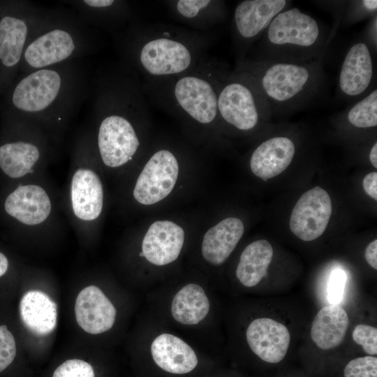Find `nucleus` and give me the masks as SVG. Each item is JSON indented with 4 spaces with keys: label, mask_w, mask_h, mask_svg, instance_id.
<instances>
[{
    "label": "nucleus",
    "mask_w": 377,
    "mask_h": 377,
    "mask_svg": "<svg viewBox=\"0 0 377 377\" xmlns=\"http://www.w3.org/2000/svg\"><path fill=\"white\" fill-rule=\"evenodd\" d=\"M121 62L141 81L179 76L206 64L216 39L182 25L140 21L135 17L114 35Z\"/></svg>",
    "instance_id": "nucleus-1"
},
{
    "label": "nucleus",
    "mask_w": 377,
    "mask_h": 377,
    "mask_svg": "<svg viewBox=\"0 0 377 377\" xmlns=\"http://www.w3.org/2000/svg\"><path fill=\"white\" fill-rule=\"evenodd\" d=\"M89 88L87 70L77 59L24 74L11 102L30 121L61 122L80 108Z\"/></svg>",
    "instance_id": "nucleus-2"
},
{
    "label": "nucleus",
    "mask_w": 377,
    "mask_h": 377,
    "mask_svg": "<svg viewBox=\"0 0 377 377\" xmlns=\"http://www.w3.org/2000/svg\"><path fill=\"white\" fill-rule=\"evenodd\" d=\"M101 44L98 30L73 10L45 8L31 34L20 67L24 74L96 52Z\"/></svg>",
    "instance_id": "nucleus-3"
},
{
    "label": "nucleus",
    "mask_w": 377,
    "mask_h": 377,
    "mask_svg": "<svg viewBox=\"0 0 377 377\" xmlns=\"http://www.w3.org/2000/svg\"><path fill=\"white\" fill-rule=\"evenodd\" d=\"M323 57L302 64L244 57L234 71L258 88L272 112L291 111L306 106L323 89Z\"/></svg>",
    "instance_id": "nucleus-4"
},
{
    "label": "nucleus",
    "mask_w": 377,
    "mask_h": 377,
    "mask_svg": "<svg viewBox=\"0 0 377 377\" xmlns=\"http://www.w3.org/2000/svg\"><path fill=\"white\" fill-rule=\"evenodd\" d=\"M331 34L311 15L288 8L272 20L258 45L256 60L302 64L323 57Z\"/></svg>",
    "instance_id": "nucleus-5"
},
{
    "label": "nucleus",
    "mask_w": 377,
    "mask_h": 377,
    "mask_svg": "<svg viewBox=\"0 0 377 377\" xmlns=\"http://www.w3.org/2000/svg\"><path fill=\"white\" fill-rule=\"evenodd\" d=\"M217 106L221 123L239 131H251L270 114L258 88L246 77L219 64Z\"/></svg>",
    "instance_id": "nucleus-6"
},
{
    "label": "nucleus",
    "mask_w": 377,
    "mask_h": 377,
    "mask_svg": "<svg viewBox=\"0 0 377 377\" xmlns=\"http://www.w3.org/2000/svg\"><path fill=\"white\" fill-rule=\"evenodd\" d=\"M290 5L287 0H244L237 4L232 22L237 59L246 57L274 17Z\"/></svg>",
    "instance_id": "nucleus-7"
},
{
    "label": "nucleus",
    "mask_w": 377,
    "mask_h": 377,
    "mask_svg": "<svg viewBox=\"0 0 377 377\" xmlns=\"http://www.w3.org/2000/svg\"><path fill=\"white\" fill-rule=\"evenodd\" d=\"M45 8L25 2L17 13L0 19V63L7 69L19 66L29 38Z\"/></svg>",
    "instance_id": "nucleus-8"
},
{
    "label": "nucleus",
    "mask_w": 377,
    "mask_h": 377,
    "mask_svg": "<svg viewBox=\"0 0 377 377\" xmlns=\"http://www.w3.org/2000/svg\"><path fill=\"white\" fill-rule=\"evenodd\" d=\"M179 173V164L175 154L167 149L154 152L140 174L133 196L140 204H155L172 191Z\"/></svg>",
    "instance_id": "nucleus-9"
},
{
    "label": "nucleus",
    "mask_w": 377,
    "mask_h": 377,
    "mask_svg": "<svg viewBox=\"0 0 377 377\" xmlns=\"http://www.w3.org/2000/svg\"><path fill=\"white\" fill-rule=\"evenodd\" d=\"M332 212L329 193L320 186L304 193L294 206L290 218V229L300 239L310 242L325 231Z\"/></svg>",
    "instance_id": "nucleus-10"
},
{
    "label": "nucleus",
    "mask_w": 377,
    "mask_h": 377,
    "mask_svg": "<svg viewBox=\"0 0 377 377\" xmlns=\"http://www.w3.org/2000/svg\"><path fill=\"white\" fill-rule=\"evenodd\" d=\"M374 64L372 52L366 40L353 43L345 54L338 79V89L341 97L357 101L372 89Z\"/></svg>",
    "instance_id": "nucleus-11"
},
{
    "label": "nucleus",
    "mask_w": 377,
    "mask_h": 377,
    "mask_svg": "<svg viewBox=\"0 0 377 377\" xmlns=\"http://www.w3.org/2000/svg\"><path fill=\"white\" fill-rule=\"evenodd\" d=\"M72 10L86 23L113 35L124 29L135 17L130 3L123 0H76L68 1Z\"/></svg>",
    "instance_id": "nucleus-12"
},
{
    "label": "nucleus",
    "mask_w": 377,
    "mask_h": 377,
    "mask_svg": "<svg viewBox=\"0 0 377 377\" xmlns=\"http://www.w3.org/2000/svg\"><path fill=\"white\" fill-rule=\"evenodd\" d=\"M246 338L251 350L269 363L281 362L287 353L290 341L287 327L269 318L253 320L247 327Z\"/></svg>",
    "instance_id": "nucleus-13"
},
{
    "label": "nucleus",
    "mask_w": 377,
    "mask_h": 377,
    "mask_svg": "<svg viewBox=\"0 0 377 377\" xmlns=\"http://www.w3.org/2000/svg\"><path fill=\"white\" fill-rule=\"evenodd\" d=\"M164 3L172 18L200 32L212 31L228 15L226 3L221 0H169Z\"/></svg>",
    "instance_id": "nucleus-14"
},
{
    "label": "nucleus",
    "mask_w": 377,
    "mask_h": 377,
    "mask_svg": "<svg viewBox=\"0 0 377 377\" xmlns=\"http://www.w3.org/2000/svg\"><path fill=\"white\" fill-rule=\"evenodd\" d=\"M75 313L76 321L83 330L97 334L112 327L116 309L99 288L89 286L79 293L75 300Z\"/></svg>",
    "instance_id": "nucleus-15"
},
{
    "label": "nucleus",
    "mask_w": 377,
    "mask_h": 377,
    "mask_svg": "<svg viewBox=\"0 0 377 377\" xmlns=\"http://www.w3.org/2000/svg\"><path fill=\"white\" fill-rule=\"evenodd\" d=\"M184 241L183 229L170 221L154 222L142 243L143 256L155 265H165L179 256Z\"/></svg>",
    "instance_id": "nucleus-16"
},
{
    "label": "nucleus",
    "mask_w": 377,
    "mask_h": 377,
    "mask_svg": "<svg viewBox=\"0 0 377 377\" xmlns=\"http://www.w3.org/2000/svg\"><path fill=\"white\" fill-rule=\"evenodd\" d=\"M295 154L296 145L290 138L272 137L253 150L250 158V168L256 177L267 181L285 171Z\"/></svg>",
    "instance_id": "nucleus-17"
},
{
    "label": "nucleus",
    "mask_w": 377,
    "mask_h": 377,
    "mask_svg": "<svg viewBox=\"0 0 377 377\" xmlns=\"http://www.w3.org/2000/svg\"><path fill=\"white\" fill-rule=\"evenodd\" d=\"M6 212L26 225L43 222L51 212L52 205L45 191L37 185L17 187L6 198Z\"/></svg>",
    "instance_id": "nucleus-18"
},
{
    "label": "nucleus",
    "mask_w": 377,
    "mask_h": 377,
    "mask_svg": "<svg viewBox=\"0 0 377 377\" xmlns=\"http://www.w3.org/2000/svg\"><path fill=\"white\" fill-rule=\"evenodd\" d=\"M151 354L162 370L174 374L192 371L198 365V357L192 348L180 338L161 334L153 341Z\"/></svg>",
    "instance_id": "nucleus-19"
},
{
    "label": "nucleus",
    "mask_w": 377,
    "mask_h": 377,
    "mask_svg": "<svg viewBox=\"0 0 377 377\" xmlns=\"http://www.w3.org/2000/svg\"><path fill=\"white\" fill-rule=\"evenodd\" d=\"M71 202L75 216L83 221H92L101 214L103 190L98 176L90 169L80 168L71 182Z\"/></svg>",
    "instance_id": "nucleus-20"
},
{
    "label": "nucleus",
    "mask_w": 377,
    "mask_h": 377,
    "mask_svg": "<svg viewBox=\"0 0 377 377\" xmlns=\"http://www.w3.org/2000/svg\"><path fill=\"white\" fill-rule=\"evenodd\" d=\"M244 232L242 221L235 217L226 218L209 228L202 243L205 260L214 265L223 263L235 249Z\"/></svg>",
    "instance_id": "nucleus-21"
},
{
    "label": "nucleus",
    "mask_w": 377,
    "mask_h": 377,
    "mask_svg": "<svg viewBox=\"0 0 377 377\" xmlns=\"http://www.w3.org/2000/svg\"><path fill=\"white\" fill-rule=\"evenodd\" d=\"M20 314L24 326L38 336L49 334L57 325V306L40 290H29L23 295Z\"/></svg>",
    "instance_id": "nucleus-22"
},
{
    "label": "nucleus",
    "mask_w": 377,
    "mask_h": 377,
    "mask_svg": "<svg viewBox=\"0 0 377 377\" xmlns=\"http://www.w3.org/2000/svg\"><path fill=\"white\" fill-rule=\"evenodd\" d=\"M349 320L346 311L339 305L323 306L316 314L311 329V337L323 350L337 347L343 340Z\"/></svg>",
    "instance_id": "nucleus-23"
},
{
    "label": "nucleus",
    "mask_w": 377,
    "mask_h": 377,
    "mask_svg": "<svg viewBox=\"0 0 377 377\" xmlns=\"http://www.w3.org/2000/svg\"><path fill=\"white\" fill-rule=\"evenodd\" d=\"M274 251L266 239L254 241L247 245L241 253L236 276L246 287H253L266 276L272 262Z\"/></svg>",
    "instance_id": "nucleus-24"
},
{
    "label": "nucleus",
    "mask_w": 377,
    "mask_h": 377,
    "mask_svg": "<svg viewBox=\"0 0 377 377\" xmlns=\"http://www.w3.org/2000/svg\"><path fill=\"white\" fill-rule=\"evenodd\" d=\"M209 301L203 288L195 283L184 286L174 297L171 304L173 318L184 325H195L209 311Z\"/></svg>",
    "instance_id": "nucleus-25"
},
{
    "label": "nucleus",
    "mask_w": 377,
    "mask_h": 377,
    "mask_svg": "<svg viewBox=\"0 0 377 377\" xmlns=\"http://www.w3.org/2000/svg\"><path fill=\"white\" fill-rule=\"evenodd\" d=\"M40 155L39 147L34 142H8L0 147V168L8 177L19 178L31 170Z\"/></svg>",
    "instance_id": "nucleus-26"
},
{
    "label": "nucleus",
    "mask_w": 377,
    "mask_h": 377,
    "mask_svg": "<svg viewBox=\"0 0 377 377\" xmlns=\"http://www.w3.org/2000/svg\"><path fill=\"white\" fill-rule=\"evenodd\" d=\"M351 127L357 129L377 126V90L374 88L363 98L350 105L341 115Z\"/></svg>",
    "instance_id": "nucleus-27"
},
{
    "label": "nucleus",
    "mask_w": 377,
    "mask_h": 377,
    "mask_svg": "<svg viewBox=\"0 0 377 377\" xmlns=\"http://www.w3.org/2000/svg\"><path fill=\"white\" fill-rule=\"evenodd\" d=\"M343 22L345 25H352L376 14V0L350 1L346 3Z\"/></svg>",
    "instance_id": "nucleus-28"
},
{
    "label": "nucleus",
    "mask_w": 377,
    "mask_h": 377,
    "mask_svg": "<svg viewBox=\"0 0 377 377\" xmlns=\"http://www.w3.org/2000/svg\"><path fill=\"white\" fill-rule=\"evenodd\" d=\"M51 377H96L94 367L86 360L68 359L59 364Z\"/></svg>",
    "instance_id": "nucleus-29"
},
{
    "label": "nucleus",
    "mask_w": 377,
    "mask_h": 377,
    "mask_svg": "<svg viewBox=\"0 0 377 377\" xmlns=\"http://www.w3.org/2000/svg\"><path fill=\"white\" fill-rule=\"evenodd\" d=\"M344 377H377V358L364 356L350 360L345 367Z\"/></svg>",
    "instance_id": "nucleus-30"
},
{
    "label": "nucleus",
    "mask_w": 377,
    "mask_h": 377,
    "mask_svg": "<svg viewBox=\"0 0 377 377\" xmlns=\"http://www.w3.org/2000/svg\"><path fill=\"white\" fill-rule=\"evenodd\" d=\"M353 341L362 346L365 353L374 355L377 354V329L375 327L359 324L353 331Z\"/></svg>",
    "instance_id": "nucleus-31"
},
{
    "label": "nucleus",
    "mask_w": 377,
    "mask_h": 377,
    "mask_svg": "<svg viewBox=\"0 0 377 377\" xmlns=\"http://www.w3.org/2000/svg\"><path fill=\"white\" fill-rule=\"evenodd\" d=\"M16 356V345L13 334L6 325L0 326V374L5 371L14 361Z\"/></svg>",
    "instance_id": "nucleus-32"
},
{
    "label": "nucleus",
    "mask_w": 377,
    "mask_h": 377,
    "mask_svg": "<svg viewBox=\"0 0 377 377\" xmlns=\"http://www.w3.org/2000/svg\"><path fill=\"white\" fill-rule=\"evenodd\" d=\"M346 282V274L342 269L332 272L327 285V298L331 304L339 305L342 301Z\"/></svg>",
    "instance_id": "nucleus-33"
},
{
    "label": "nucleus",
    "mask_w": 377,
    "mask_h": 377,
    "mask_svg": "<svg viewBox=\"0 0 377 377\" xmlns=\"http://www.w3.org/2000/svg\"><path fill=\"white\" fill-rule=\"evenodd\" d=\"M362 186L365 193L377 200V172H371L363 178Z\"/></svg>",
    "instance_id": "nucleus-34"
},
{
    "label": "nucleus",
    "mask_w": 377,
    "mask_h": 377,
    "mask_svg": "<svg viewBox=\"0 0 377 377\" xmlns=\"http://www.w3.org/2000/svg\"><path fill=\"white\" fill-rule=\"evenodd\" d=\"M377 25V15L376 14L371 17L370 22L367 26V40L366 41L371 48V52L376 50V26Z\"/></svg>",
    "instance_id": "nucleus-35"
},
{
    "label": "nucleus",
    "mask_w": 377,
    "mask_h": 377,
    "mask_svg": "<svg viewBox=\"0 0 377 377\" xmlns=\"http://www.w3.org/2000/svg\"><path fill=\"white\" fill-rule=\"evenodd\" d=\"M364 258L367 263L374 269H377V239L370 242L364 251Z\"/></svg>",
    "instance_id": "nucleus-36"
},
{
    "label": "nucleus",
    "mask_w": 377,
    "mask_h": 377,
    "mask_svg": "<svg viewBox=\"0 0 377 377\" xmlns=\"http://www.w3.org/2000/svg\"><path fill=\"white\" fill-rule=\"evenodd\" d=\"M369 161L371 165L377 168V142H375L369 150Z\"/></svg>",
    "instance_id": "nucleus-37"
},
{
    "label": "nucleus",
    "mask_w": 377,
    "mask_h": 377,
    "mask_svg": "<svg viewBox=\"0 0 377 377\" xmlns=\"http://www.w3.org/2000/svg\"><path fill=\"white\" fill-rule=\"evenodd\" d=\"M8 267V261L6 256L0 252V276H3Z\"/></svg>",
    "instance_id": "nucleus-38"
},
{
    "label": "nucleus",
    "mask_w": 377,
    "mask_h": 377,
    "mask_svg": "<svg viewBox=\"0 0 377 377\" xmlns=\"http://www.w3.org/2000/svg\"><path fill=\"white\" fill-rule=\"evenodd\" d=\"M140 256H143V253H142V252L140 253Z\"/></svg>",
    "instance_id": "nucleus-39"
}]
</instances>
